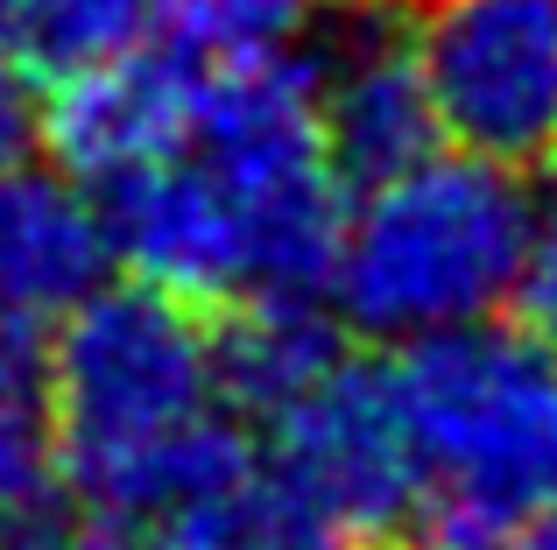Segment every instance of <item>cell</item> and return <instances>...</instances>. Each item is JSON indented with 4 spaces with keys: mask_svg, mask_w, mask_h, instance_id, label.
I'll list each match as a JSON object with an SVG mask.
<instances>
[{
    "mask_svg": "<svg viewBox=\"0 0 557 550\" xmlns=\"http://www.w3.org/2000/svg\"><path fill=\"white\" fill-rule=\"evenodd\" d=\"M50 452L92 523H156L261 480L219 410L212 332L149 283L92 289L50 339Z\"/></svg>",
    "mask_w": 557,
    "mask_h": 550,
    "instance_id": "6da1fadb",
    "label": "cell"
},
{
    "mask_svg": "<svg viewBox=\"0 0 557 550\" xmlns=\"http://www.w3.org/2000/svg\"><path fill=\"white\" fill-rule=\"evenodd\" d=\"M388 374L437 529L494 543L557 509V339L473 317L409 339Z\"/></svg>",
    "mask_w": 557,
    "mask_h": 550,
    "instance_id": "7a4b0ae2",
    "label": "cell"
},
{
    "mask_svg": "<svg viewBox=\"0 0 557 550\" xmlns=\"http://www.w3.org/2000/svg\"><path fill=\"white\" fill-rule=\"evenodd\" d=\"M530 212L522 177L487 155H431L374 184L360 220H346L332 275L339 317L403 346L487 317L502 297H516Z\"/></svg>",
    "mask_w": 557,
    "mask_h": 550,
    "instance_id": "3957f363",
    "label": "cell"
},
{
    "mask_svg": "<svg viewBox=\"0 0 557 550\" xmlns=\"http://www.w3.org/2000/svg\"><path fill=\"white\" fill-rule=\"evenodd\" d=\"M409 28L437 121L466 155L557 163V0H417Z\"/></svg>",
    "mask_w": 557,
    "mask_h": 550,
    "instance_id": "277c9868",
    "label": "cell"
},
{
    "mask_svg": "<svg viewBox=\"0 0 557 550\" xmlns=\"http://www.w3.org/2000/svg\"><path fill=\"white\" fill-rule=\"evenodd\" d=\"M289 509L354 537H388L423 509V466L409 445L395 374L346 353L289 410L269 416V473Z\"/></svg>",
    "mask_w": 557,
    "mask_h": 550,
    "instance_id": "5b68a950",
    "label": "cell"
},
{
    "mask_svg": "<svg viewBox=\"0 0 557 550\" xmlns=\"http://www.w3.org/2000/svg\"><path fill=\"white\" fill-rule=\"evenodd\" d=\"M311 64H318V135H325L339 184L374 191V184L437 155L445 121H437L417 28L403 8H346L311 42Z\"/></svg>",
    "mask_w": 557,
    "mask_h": 550,
    "instance_id": "8992f818",
    "label": "cell"
},
{
    "mask_svg": "<svg viewBox=\"0 0 557 550\" xmlns=\"http://www.w3.org/2000/svg\"><path fill=\"white\" fill-rule=\"evenodd\" d=\"M99 226H107V254L135 268V283L163 289L190 311L247 297L240 212L198 155L177 149L163 163L99 184Z\"/></svg>",
    "mask_w": 557,
    "mask_h": 550,
    "instance_id": "52a82bcc",
    "label": "cell"
},
{
    "mask_svg": "<svg viewBox=\"0 0 557 550\" xmlns=\"http://www.w3.org/2000/svg\"><path fill=\"white\" fill-rule=\"evenodd\" d=\"M190 107H198V78L184 64H170L163 50H127L78 78H57V99L42 107V141L64 177L113 184L141 163L177 155Z\"/></svg>",
    "mask_w": 557,
    "mask_h": 550,
    "instance_id": "ba28073f",
    "label": "cell"
},
{
    "mask_svg": "<svg viewBox=\"0 0 557 550\" xmlns=\"http://www.w3.org/2000/svg\"><path fill=\"white\" fill-rule=\"evenodd\" d=\"M107 226L64 170H0V325H57L107 289Z\"/></svg>",
    "mask_w": 557,
    "mask_h": 550,
    "instance_id": "9c48e42d",
    "label": "cell"
},
{
    "mask_svg": "<svg viewBox=\"0 0 557 550\" xmlns=\"http://www.w3.org/2000/svg\"><path fill=\"white\" fill-rule=\"evenodd\" d=\"M346 360V332L332 325L325 303L311 297H247L233 303V317L212 332V382L226 416H261L304 396L311 382H325Z\"/></svg>",
    "mask_w": 557,
    "mask_h": 550,
    "instance_id": "30bf717a",
    "label": "cell"
},
{
    "mask_svg": "<svg viewBox=\"0 0 557 550\" xmlns=\"http://www.w3.org/2000/svg\"><path fill=\"white\" fill-rule=\"evenodd\" d=\"M311 36V0H156L149 42L184 64L190 78H226V71L289 57Z\"/></svg>",
    "mask_w": 557,
    "mask_h": 550,
    "instance_id": "8fae6325",
    "label": "cell"
},
{
    "mask_svg": "<svg viewBox=\"0 0 557 550\" xmlns=\"http://www.w3.org/2000/svg\"><path fill=\"white\" fill-rule=\"evenodd\" d=\"M156 0H14V57L36 78H78L92 64L141 50Z\"/></svg>",
    "mask_w": 557,
    "mask_h": 550,
    "instance_id": "7c38bea8",
    "label": "cell"
},
{
    "mask_svg": "<svg viewBox=\"0 0 557 550\" xmlns=\"http://www.w3.org/2000/svg\"><path fill=\"white\" fill-rule=\"evenodd\" d=\"M516 311L530 332L557 339V177H550L544 212H530V248H522V268H516Z\"/></svg>",
    "mask_w": 557,
    "mask_h": 550,
    "instance_id": "4fadbf2b",
    "label": "cell"
},
{
    "mask_svg": "<svg viewBox=\"0 0 557 550\" xmlns=\"http://www.w3.org/2000/svg\"><path fill=\"white\" fill-rule=\"evenodd\" d=\"M36 135H42V107H36V85H28V64L14 50H0V170L22 163Z\"/></svg>",
    "mask_w": 557,
    "mask_h": 550,
    "instance_id": "5bb4252c",
    "label": "cell"
},
{
    "mask_svg": "<svg viewBox=\"0 0 557 550\" xmlns=\"http://www.w3.org/2000/svg\"><path fill=\"white\" fill-rule=\"evenodd\" d=\"M289 550H374V537H354V529H332V523H318V515H304V509H297Z\"/></svg>",
    "mask_w": 557,
    "mask_h": 550,
    "instance_id": "9a60e30c",
    "label": "cell"
},
{
    "mask_svg": "<svg viewBox=\"0 0 557 550\" xmlns=\"http://www.w3.org/2000/svg\"><path fill=\"white\" fill-rule=\"evenodd\" d=\"M516 550H557V509H544L536 523L516 529Z\"/></svg>",
    "mask_w": 557,
    "mask_h": 550,
    "instance_id": "2e32d148",
    "label": "cell"
},
{
    "mask_svg": "<svg viewBox=\"0 0 557 550\" xmlns=\"http://www.w3.org/2000/svg\"><path fill=\"white\" fill-rule=\"evenodd\" d=\"M431 550H487V537H459V529H437Z\"/></svg>",
    "mask_w": 557,
    "mask_h": 550,
    "instance_id": "e0dca14e",
    "label": "cell"
},
{
    "mask_svg": "<svg viewBox=\"0 0 557 550\" xmlns=\"http://www.w3.org/2000/svg\"><path fill=\"white\" fill-rule=\"evenodd\" d=\"M0 50H14V0H0Z\"/></svg>",
    "mask_w": 557,
    "mask_h": 550,
    "instance_id": "ac0fdd59",
    "label": "cell"
},
{
    "mask_svg": "<svg viewBox=\"0 0 557 550\" xmlns=\"http://www.w3.org/2000/svg\"><path fill=\"white\" fill-rule=\"evenodd\" d=\"M339 8H403V14H409L417 0H339Z\"/></svg>",
    "mask_w": 557,
    "mask_h": 550,
    "instance_id": "d6986e66",
    "label": "cell"
}]
</instances>
